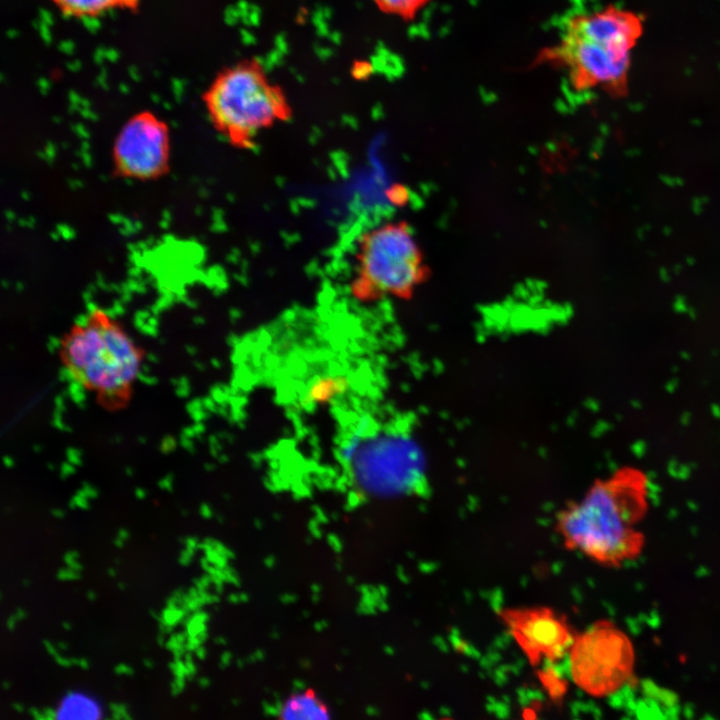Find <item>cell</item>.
Listing matches in <instances>:
<instances>
[{
  "label": "cell",
  "instance_id": "cell-1",
  "mask_svg": "<svg viewBox=\"0 0 720 720\" xmlns=\"http://www.w3.org/2000/svg\"><path fill=\"white\" fill-rule=\"evenodd\" d=\"M645 30V17L614 4L568 17L558 38L536 55L534 65L561 70L576 92L627 95L632 58Z\"/></svg>",
  "mask_w": 720,
  "mask_h": 720
},
{
  "label": "cell",
  "instance_id": "cell-2",
  "mask_svg": "<svg viewBox=\"0 0 720 720\" xmlns=\"http://www.w3.org/2000/svg\"><path fill=\"white\" fill-rule=\"evenodd\" d=\"M649 491L647 474L634 466L596 480L558 515L565 546L609 567L635 559L645 543L638 525L648 512Z\"/></svg>",
  "mask_w": 720,
  "mask_h": 720
},
{
  "label": "cell",
  "instance_id": "cell-3",
  "mask_svg": "<svg viewBox=\"0 0 720 720\" xmlns=\"http://www.w3.org/2000/svg\"><path fill=\"white\" fill-rule=\"evenodd\" d=\"M58 357L75 385L115 412L131 401L145 352L120 320L94 307L64 332Z\"/></svg>",
  "mask_w": 720,
  "mask_h": 720
},
{
  "label": "cell",
  "instance_id": "cell-4",
  "mask_svg": "<svg viewBox=\"0 0 720 720\" xmlns=\"http://www.w3.org/2000/svg\"><path fill=\"white\" fill-rule=\"evenodd\" d=\"M214 129L234 148L252 150L259 136L293 115L283 89L255 59L219 72L202 96Z\"/></svg>",
  "mask_w": 720,
  "mask_h": 720
},
{
  "label": "cell",
  "instance_id": "cell-5",
  "mask_svg": "<svg viewBox=\"0 0 720 720\" xmlns=\"http://www.w3.org/2000/svg\"><path fill=\"white\" fill-rule=\"evenodd\" d=\"M354 259L350 291L362 302L408 299L428 275L422 250L405 221L384 222L363 232Z\"/></svg>",
  "mask_w": 720,
  "mask_h": 720
},
{
  "label": "cell",
  "instance_id": "cell-6",
  "mask_svg": "<svg viewBox=\"0 0 720 720\" xmlns=\"http://www.w3.org/2000/svg\"><path fill=\"white\" fill-rule=\"evenodd\" d=\"M568 653L574 682L591 696H610L632 680V642L610 621L600 620L576 635Z\"/></svg>",
  "mask_w": 720,
  "mask_h": 720
},
{
  "label": "cell",
  "instance_id": "cell-7",
  "mask_svg": "<svg viewBox=\"0 0 720 720\" xmlns=\"http://www.w3.org/2000/svg\"><path fill=\"white\" fill-rule=\"evenodd\" d=\"M170 163L168 124L151 111H140L127 119L112 145L114 174L134 181H155L169 172Z\"/></svg>",
  "mask_w": 720,
  "mask_h": 720
},
{
  "label": "cell",
  "instance_id": "cell-8",
  "mask_svg": "<svg viewBox=\"0 0 720 720\" xmlns=\"http://www.w3.org/2000/svg\"><path fill=\"white\" fill-rule=\"evenodd\" d=\"M499 615L532 665L562 658L576 636L565 617L550 608H505Z\"/></svg>",
  "mask_w": 720,
  "mask_h": 720
},
{
  "label": "cell",
  "instance_id": "cell-9",
  "mask_svg": "<svg viewBox=\"0 0 720 720\" xmlns=\"http://www.w3.org/2000/svg\"><path fill=\"white\" fill-rule=\"evenodd\" d=\"M281 719H327L330 711L327 705L311 689L288 696L280 705Z\"/></svg>",
  "mask_w": 720,
  "mask_h": 720
},
{
  "label": "cell",
  "instance_id": "cell-10",
  "mask_svg": "<svg viewBox=\"0 0 720 720\" xmlns=\"http://www.w3.org/2000/svg\"><path fill=\"white\" fill-rule=\"evenodd\" d=\"M63 14L84 18L97 17L114 9L135 11L140 0H50Z\"/></svg>",
  "mask_w": 720,
  "mask_h": 720
},
{
  "label": "cell",
  "instance_id": "cell-11",
  "mask_svg": "<svg viewBox=\"0 0 720 720\" xmlns=\"http://www.w3.org/2000/svg\"><path fill=\"white\" fill-rule=\"evenodd\" d=\"M376 7L385 14L410 21L432 0H372Z\"/></svg>",
  "mask_w": 720,
  "mask_h": 720
},
{
  "label": "cell",
  "instance_id": "cell-12",
  "mask_svg": "<svg viewBox=\"0 0 720 720\" xmlns=\"http://www.w3.org/2000/svg\"><path fill=\"white\" fill-rule=\"evenodd\" d=\"M542 680L544 681V685L549 689L552 695H561V693L564 691V687L562 686L561 681H559V678L553 673L552 670L545 671L543 673Z\"/></svg>",
  "mask_w": 720,
  "mask_h": 720
},
{
  "label": "cell",
  "instance_id": "cell-13",
  "mask_svg": "<svg viewBox=\"0 0 720 720\" xmlns=\"http://www.w3.org/2000/svg\"><path fill=\"white\" fill-rule=\"evenodd\" d=\"M371 72V67L368 62L361 61L358 64H354L352 69V74L357 79H364L367 78L369 73Z\"/></svg>",
  "mask_w": 720,
  "mask_h": 720
},
{
  "label": "cell",
  "instance_id": "cell-14",
  "mask_svg": "<svg viewBox=\"0 0 720 720\" xmlns=\"http://www.w3.org/2000/svg\"><path fill=\"white\" fill-rule=\"evenodd\" d=\"M56 578L58 580H77L80 578V575L77 571H74L70 568H60L56 573Z\"/></svg>",
  "mask_w": 720,
  "mask_h": 720
},
{
  "label": "cell",
  "instance_id": "cell-15",
  "mask_svg": "<svg viewBox=\"0 0 720 720\" xmlns=\"http://www.w3.org/2000/svg\"><path fill=\"white\" fill-rule=\"evenodd\" d=\"M194 555V549L186 547L184 550L181 551L180 556L178 558V562L182 566H187L191 562V558Z\"/></svg>",
  "mask_w": 720,
  "mask_h": 720
},
{
  "label": "cell",
  "instance_id": "cell-16",
  "mask_svg": "<svg viewBox=\"0 0 720 720\" xmlns=\"http://www.w3.org/2000/svg\"><path fill=\"white\" fill-rule=\"evenodd\" d=\"M113 671H114V673H115L116 675H129V676H131V675L134 674L133 668H132L131 666H129V665L124 664V663H119V664H117V665L113 668Z\"/></svg>",
  "mask_w": 720,
  "mask_h": 720
},
{
  "label": "cell",
  "instance_id": "cell-17",
  "mask_svg": "<svg viewBox=\"0 0 720 720\" xmlns=\"http://www.w3.org/2000/svg\"><path fill=\"white\" fill-rule=\"evenodd\" d=\"M54 660H55V662H56L59 666H61V667H66V668H67V667L72 666V663H71V660H70V659L64 658L63 656H61V655H59V654H57L56 656H54Z\"/></svg>",
  "mask_w": 720,
  "mask_h": 720
},
{
  "label": "cell",
  "instance_id": "cell-18",
  "mask_svg": "<svg viewBox=\"0 0 720 720\" xmlns=\"http://www.w3.org/2000/svg\"><path fill=\"white\" fill-rule=\"evenodd\" d=\"M42 643H43L46 651H47L50 655H52V656L54 657V656H56V655L58 654V652H57V647H55L49 640L44 639Z\"/></svg>",
  "mask_w": 720,
  "mask_h": 720
},
{
  "label": "cell",
  "instance_id": "cell-19",
  "mask_svg": "<svg viewBox=\"0 0 720 720\" xmlns=\"http://www.w3.org/2000/svg\"><path fill=\"white\" fill-rule=\"evenodd\" d=\"M29 714L36 720H45V716L42 711L36 707H30L28 710Z\"/></svg>",
  "mask_w": 720,
  "mask_h": 720
},
{
  "label": "cell",
  "instance_id": "cell-20",
  "mask_svg": "<svg viewBox=\"0 0 720 720\" xmlns=\"http://www.w3.org/2000/svg\"><path fill=\"white\" fill-rule=\"evenodd\" d=\"M42 712L45 716V720H52L56 718V712L51 707H45Z\"/></svg>",
  "mask_w": 720,
  "mask_h": 720
},
{
  "label": "cell",
  "instance_id": "cell-21",
  "mask_svg": "<svg viewBox=\"0 0 720 720\" xmlns=\"http://www.w3.org/2000/svg\"><path fill=\"white\" fill-rule=\"evenodd\" d=\"M17 621H18V620H17L16 616L14 615V613H13L12 615H10V616L8 617V619L6 620V627H7V629L10 630V631H12V630L14 629Z\"/></svg>",
  "mask_w": 720,
  "mask_h": 720
},
{
  "label": "cell",
  "instance_id": "cell-22",
  "mask_svg": "<svg viewBox=\"0 0 720 720\" xmlns=\"http://www.w3.org/2000/svg\"><path fill=\"white\" fill-rule=\"evenodd\" d=\"M66 566L77 572L82 570V565L77 561V559L70 561L66 564Z\"/></svg>",
  "mask_w": 720,
  "mask_h": 720
},
{
  "label": "cell",
  "instance_id": "cell-23",
  "mask_svg": "<svg viewBox=\"0 0 720 720\" xmlns=\"http://www.w3.org/2000/svg\"><path fill=\"white\" fill-rule=\"evenodd\" d=\"M183 689L179 687L176 682L173 680L170 684V693L172 696H177L180 692H182Z\"/></svg>",
  "mask_w": 720,
  "mask_h": 720
},
{
  "label": "cell",
  "instance_id": "cell-24",
  "mask_svg": "<svg viewBox=\"0 0 720 720\" xmlns=\"http://www.w3.org/2000/svg\"><path fill=\"white\" fill-rule=\"evenodd\" d=\"M185 545H186V547L195 549L198 546V540L196 537H187Z\"/></svg>",
  "mask_w": 720,
  "mask_h": 720
},
{
  "label": "cell",
  "instance_id": "cell-25",
  "mask_svg": "<svg viewBox=\"0 0 720 720\" xmlns=\"http://www.w3.org/2000/svg\"><path fill=\"white\" fill-rule=\"evenodd\" d=\"M187 637H188V635H187L186 632L176 633L177 641H178V643H180V644H185V643L187 642Z\"/></svg>",
  "mask_w": 720,
  "mask_h": 720
},
{
  "label": "cell",
  "instance_id": "cell-26",
  "mask_svg": "<svg viewBox=\"0 0 720 720\" xmlns=\"http://www.w3.org/2000/svg\"><path fill=\"white\" fill-rule=\"evenodd\" d=\"M14 615L16 616L17 620H22L26 617V611L22 608H17L14 612Z\"/></svg>",
  "mask_w": 720,
  "mask_h": 720
},
{
  "label": "cell",
  "instance_id": "cell-27",
  "mask_svg": "<svg viewBox=\"0 0 720 720\" xmlns=\"http://www.w3.org/2000/svg\"><path fill=\"white\" fill-rule=\"evenodd\" d=\"M195 654H196L197 658L203 659L205 657V649L202 646H198L195 649Z\"/></svg>",
  "mask_w": 720,
  "mask_h": 720
},
{
  "label": "cell",
  "instance_id": "cell-28",
  "mask_svg": "<svg viewBox=\"0 0 720 720\" xmlns=\"http://www.w3.org/2000/svg\"><path fill=\"white\" fill-rule=\"evenodd\" d=\"M117 536L123 540H127L129 538V533L125 529H119Z\"/></svg>",
  "mask_w": 720,
  "mask_h": 720
},
{
  "label": "cell",
  "instance_id": "cell-29",
  "mask_svg": "<svg viewBox=\"0 0 720 720\" xmlns=\"http://www.w3.org/2000/svg\"><path fill=\"white\" fill-rule=\"evenodd\" d=\"M11 707L17 712L22 713L24 711V706L21 703L14 702L12 703Z\"/></svg>",
  "mask_w": 720,
  "mask_h": 720
},
{
  "label": "cell",
  "instance_id": "cell-30",
  "mask_svg": "<svg viewBox=\"0 0 720 720\" xmlns=\"http://www.w3.org/2000/svg\"><path fill=\"white\" fill-rule=\"evenodd\" d=\"M187 594H188L190 597H192V598L198 597V596H199V592H198L197 587H190V588L188 589Z\"/></svg>",
  "mask_w": 720,
  "mask_h": 720
},
{
  "label": "cell",
  "instance_id": "cell-31",
  "mask_svg": "<svg viewBox=\"0 0 720 720\" xmlns=\"http://www.w3.org/2000/svg\"><path fill=\"white\" fill-rule=\"evenodd\" d=\"M78 666L82 669H88L89 668V662L85 658H80Z\"/></svg>",
  "mask_w": 720,
  "mask_h": 720
},
{
  "label": "cell",
  "instance_id": "cell-32",
  "mask_svg": "<svg viewBox=\"0 0 720 720\" xmlns=\"http://www.w3.org/2000/svg\"><path fill=\"white\" fill-rule=\"evenodd\" d=\"M57 649L61 651H65L68 649V644L64 641H58L56 644Z\"/></svg>",
  "mask_w": 720,
  "mask_h": 720
},
{
  "label": "cell",
  "instance_id": "cell-33",
  "mask_svg": "<svg viewBox=\"0 0 720 720\" xmlns=\"http://www.w3.org/2000/svg\"><path fill=\"white\" fill-rule=\"evenodd\" d=\"M113 543L117 548H122L124 546V540L119 538L118 536L113 540Z\"/></svg>",
  "mask_w": 720,
  "mask_h": 720
},
{
  "label": "cell",
  "instance_id": "cell-34",
  "mask_svg": "<svg viewBox=\"0 0 720 720\" xmlns=\"http://www.w3.org/2000/svg\"><path fill=\"white\" fill-rule=\"evenodd\" d=\"M65 555L70 558H73V559L79 558V553L76 550H70V551L66 552Z\"/></svg>",
  "mask_w": 720,
  "mask_h": 720
},
{
  "label": "cell",
  "instance_id": "cell-35",
  "mask_svg": "<svg viewBox=\"0 0 720 720\" xmlns=\"http://www.w3.org/2000/svg\"><path fill=\"white\" fill-rule=\"evenodd\" d=\"M142 662H143V665H144L146 668H149V669H150V668H153V666H154L153 661L150 660V659H148V658H144Z\"/></svg>",
  "mask_w": 720,
  "mask_h": 720
},
{
  "label": "cell",
  "instance_id": "cell-36",
  "mask_svg": "<svg viewBox=\"0 0 720 720\" xmlns=\"http://www.w3.org/2000/svg\"><path fill=\"white\" fill-rule=\"evenodd\" d=\"M183 594H184L183 588H178V589L174 590V592L172 593V595L176 598L182 597Z\"/></svg>",
  "mask_w": 720,
  "mask_h": 720
},
{
  "label": "cell",
  "instance_id": "cell-37",
  "mask_svg": "<svg viewBox=\"0 0 720 720\" xmlns=\"http://www.w3.org/2000/svg\"><path fill=\"white\" fill-rule=\"evenodd\" d=\"M157 643H158V645H160V646L165 645L164 633L159 632V634H158V636H157Z\"/></svg>",
  "mask_w": 720,
  "mask_h": 720
},
{
  "label": "cell",
  "instance_id": "cell-38",
  "mask_svg": "<svg viewBox=\"0 0 720 720\" xmlns=\"http://www.w3.org/2000/svg\"><path fill=\"white\" fill-rule=\"evenodd\" d=\"M184 645H185L186 651H190V652L195 651V649L197 648L196 645H194L190 642H186Z\"/></svg>",
  "mask_w": 720,
  "mask_h": 720
},
{
  "label": "cell",
  "instance_id": "cell-39",
  "mask_svg": "<svg viewBox=\"0 0 720 720\" xmlns=\"http://www.w3.org/2000/svg\"><path fill=\"white\" fill-rule=\"evenodd\" d=\"M86 596L89 601H94L96 599V593L92 590L87 591Z\"/></svg>",
  "mask_w": 720,
  "mask_h": 720
},
{
  "label": "cell",
  "instance_id": "cell-40",
  "mask_svg": "<svg viewBox=\"0 0 720 720\" xmlns=\"http://www.w3.org/2000/svg\"><path fill=\"white\" fill-rule=\"evenodd\" d=\"M184 661H193L192 652L186 651L183 655Z\"/></svg>",
  "mask_w": 720,
  "mask_h": 720
},
{
  "label": "cell",
  "instance_id": "cell-41",
  "mask_svg": "<svg viewBox=\"0 0 720 720\" xmlns=\"http://www.w3.org/2000/svg\"><path fill=\"white\" fill-rule=\"evenodd\" d=\"M198 684H199L201 687H206V686H208V684H209V680H208L207 678L202 677V678H200V679L198 680Z\"/></svg>",
  "mask_w": 720,
  "mask_h": 720
},
{
  "label": "cell",
  "instance_id": "cell-42",
  "mask_svg": "<svg viewBox=\"0 0 720 720\" xmlns=\"http://www.w3.org/2000/svg\"><path fill=\"white\" fill-rule=\"evenodd\" d=\"M111 717L115 720L122 719V715L119 711H113Z\"/></svg>",
  "mask_w": 720,
  "mask_h": 720
},
{
  "label": "cell",
  "instance_id": "cell-43",
  "mask_svg": "<svg viewBox=\"0 0 720 720\" xmlns=\"http://www.w3.org/2000/svg\"><path fill=\"white\" fill-rule=\"evenodd\" d=\"M210 579H211V578H209L207 575H204V576L201 578L202 583L204 584L205 587H207V586L209 585Z\"/></svg>",
  "mask_w": 720,
  "mask_h": 720
},
{
  "label": "cell",
  "instance_id": "cell-44",
  "mask_svg": "<svg viewBox=\"0 0 720 720\" xmlns=\"http://www.w3.org/2000/svg\"><path fill=\"white\" fill-rule=\"evenodd\" d=\"M107 574H108L110 577L114 578V577L116 576V571H115L114 568L110 567V568L107 569Z\"/></svg>",
  "mask_w": 720,
  "mask_h": 720
},
{
  "label": "cell",
  "instance_id": "cell-45",
  "mask_svg": "<svg viewBox=\"0 0 720 720\" xmlns=\"http://www.w3.org/2000/svg\"><path fill=\"white\" fill-rule=\"evenodd\" d=\"M62 627L64 630L69 631L71 629V624L67 621L62 622Z\"/></svg>",
  "mask_w": 720,
  "mask_h": 720
},
{
  "label": "cell",
  "instance_id": "cell-46",
  "mask_svg": "<svg viewBox=\"0 0 720 720\" xmlns=\"http://www.w3.org/2000/svg\"><path fill=\"white\" fill-rule=\"evenodd\" d=\"M2 688H3L4 690H8V689L10 688V682H9L8 680H4V681L2 682Z\"/></svg>",
  "mask_w": 720,
  "mask_h": 720
},
{
  "label": "cell",
  "instance_id": "cell-47",
  "mask_svg": "<svg viewBox=\"0 0 720 720\" xmlns=\"http://www.w3.org/2000/svg\"><path fill=\"white\" fill-rule=\"evenodd\" d=\"M72 665L78 666L80 658H70Z\"/></svg>",
  "mask_w": 720,
  "mask_h": 720
},
{
  "label": "cell",
  "instance_id": "cell-48",
  "mask_svg": "<svg viewBox=\"0 0 720 720\" xmlns=\"http://www.w3.org/2000/svg\"><path fill=\"white\" fill-rule=\"evenodd\" d=\"M22 585L25 586V587H27V586L30 585V581H29L28 579L24 578V579L22 580Z\"/></svg>",
  "mask_w": 720,
  "mask_h": 720
},
{
  "label": "cell",
  "instance_id": "cell-49",
  "mask_svg": "<svg viewBox=\"0 0 720 720\" xmlns=\"http://www.w3.org/2000/svg\"><path fill=\"white\" fill-rule=\"evenodd\" d=\"M117 586H118V588L121 589V590H124V589H125V584H124L123 582H118V583H117Z\"/></svg>",
  "mask_w": 720,
  "mask_h": 720
},
{
  "label": "cell",
  "instance_id": "cell-50",
  "mask_svg": "<svg viewBox=\"0 0 720 720\" xmlns=\"http://www.w3.org/2000/svg\"><path fill=\"white\" fill-rule=\"evenodd\" d=\"M53 514L57 517H61L63 515L61 511H55Z\"/></svg>",
  "mask_w": 720,
  "mask_h": 720
},
{
  "label": "cell",
  "instance_id": "cell-51",
  "mask_svg": "<svg viewBox=\"0 0 720 720\" xmlns=\"http://www.w3.org/2000/svg\"><path fill=\"white\" fill-rule=\"evenodd\" d=\"M179 542H180L181 544H185L186 538H184V536L180 537V538H179Z\"/></svg>",
  "mask_w": 720,
  "mask_h": 720
},
{
  "label": "cell",
  "instance_id": "cell-52",
  "mask_svg": "<svg viewBox=\"0 0 720 720\" xmlns=\"http://www.w3.org/2000/svg\"><path fill=\"white\" fill-rule=\"evenodd\" d=\"M190 710H191L192 712L196 711V710H197V706H196L195 704H192V705L190 706Z\"/></svg>",
  "mask_w": 720,
  "mask_h": 720
},
{
  "label": "cell",
  "instance_id": "cell-53",
  "mask_svg": "<svg viewBox=\"0 0 720 720\" xmlns=\"http://www.w3.org/2000/svg\"><path fill=\"white\" fill-rule=\"evenodd\" d=\"M114 563H115V564H120V559H119V558H115Z\"/></svg>",
  "mask_w": 720,
  "mask_h": 720
}]
</instances>
